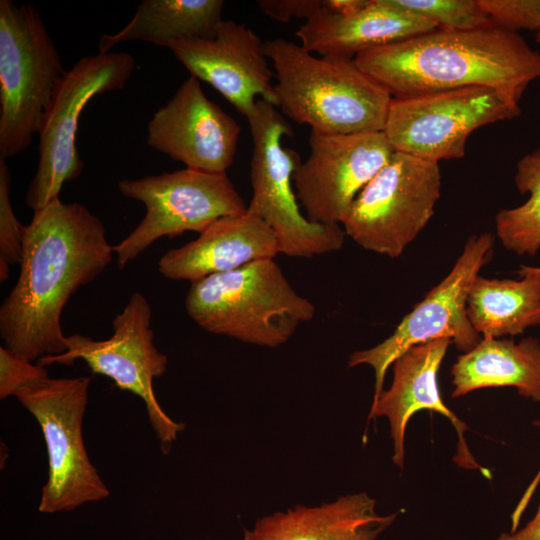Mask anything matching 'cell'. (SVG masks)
Instances as JSON below:
<instances>
[{"instance_id":"6da1fadb","label":"cell","mask_w":540,"mask_h":540,"mask_svg":"<svg viewBox=\"0 0 540 540\" xmlns=\"http://www.w3.org/2000/svg\"><path fill=\"white\" fill-rule=\"evenodd\" d=\"M113 254L103 222L86 206L57 198L34 211L17 282L0 306L4 347L31 362L64 353L63 309Z\"/></svg>"},{"instance_id":"7a4b0ae2","label":"cell","mask_w":540,"mask_h":540,"mask_svg":"<svg viewBox=\"0 0 540 540\" xmlns=\"http://www.w3.org/2000/svg\"><path fill=\"white\" fill-rule=\"evenodd\" d=\"M354 61L392 98L485 86L520 103L540 78V53L519 33L493 23L471 30L438 28L362 51Z\"/></svg>"},{"instance_id":"3957f363","label":"cell","mask_w":540,"mask_h":540,"mask_svg":"<svg viewBox=\"0 0 540 540\" xmlns=\"http://www.w3.org/2000/svg\"><path fill=\"white\" fill-rule=\"evenodd\" d=\"M275 74L277 107L321 134L384 130L392 96L352 58L320 56L283 38L264 42Z\"/></svg>"},{"instance_id":"277c9868","label":"cell","mask_w":540,"mask_h":540,"mask_svg":"<svg viewBox=\"0 0 540 540\" xmlns=\"http://www.w3.org/2000/svg\"><path fill=\"white\" fill-rule=\"evenodd\" d=\"M185 308L209 333L268 348L286 343L316 312L314 304L291 286L274 259L192 282Z\"/></svg>"},{"instance_id":"5b68a950","label":"cell","mask_w":540,"mask_h":540,"mask_svg":"<svg viewBox=\"0 0 540 540\" xmlns=\"http://www.w3.org/2000/svg\"><path fill=\"white\" fill-rule=\"evenodd\" d=\"M65 72L36 8L0 0V158L25 151L39 135Z\"/></svg>"},{"instance_id":"8992f818","label":"cell","mask_w":540,"mask_h":540,"mask_svg":"<svg viewBox=\"0 0 540 540\" xmlns=\"http://www.w3.org/2000/svg\"><path fill=\"white\" fill-rule=\"evenodd\" d=\"M276 108L260 99L247 117L253 143L247 211L270 227L282 254L310 258L339 250L346 235L341 225L313 223L299 209L293 176L301 161L282 145V137L293 131Z\"/></svg>"},{"instance_id":"52a82bcc","label":"cell","mask_w":540,"mask_h":540,"mask_svg":"<svg viewBox=\"0 0 540 540\" xmlns=\"http://www.w3.org/2000/svg\"><path fill=\"white\" fill-rule=\"evenodd\" d=\"M90 382V377H48L15 394L37 420L47 447L48 480L38 507L42 513L72 511L110 494L83 441Z\"/></svg>"},{"instance_id":"ba28073f","label":"cell","mask_w":540,"mask_h":540,"mask_svg":"<svg viewBox=\"0 0 540 540\" xmlns=\"http://www.w3.org/2000/svg\"><path fill=\"white\" fill-rule=\"evenodd\" d=\"M118 190L146 208L141 222L113 246L119 268H124L162 237L174 238L186 231L200 234L220 218L247 211V205L226 173L185 168L139 179H122Z\"/></svg>"},{"instance_id":"9c48e42d","label":"cell","mask_w":540,"mask_h":540,"mask_svg":"<svg viewBox=\"0 0 540 540\" xmlns=\"http://www.w3.org/2000/svg\"><path fill=\"white\" fill-rule=\"evenodd\" d=\"M440 190L439 163L395 151L353 201L343 230L362 248L396 258L432 218Z\"/></svg>"},{"instance_id":"30bf717a","label":"cell","mask_w":540,"mask_h":540,"mask_svg":"<svg viewBox=\"0 0 540 540\" xmlns=\"http://www.w3.org/2000/svg\"><path fill=\"white\" fill-rule=\"evenodd\" d=\"M135 68L126 52L97 53L79 59L58 83L39 132V161L26 204L37 211L60 198L65 182L77 179L84 164L76 136L79 118L92 98L124 88Z\"/></svg>"},{"instance_id":"8fae6325","label":"cell","mask_w":540,"mask_h":540,"mask_svg":"<svg viewBox=\"0 0 540 540\" xmlns=\"http://www.w3.org/2000/svg\"><path fill=\"white\" fill-rule=\"evenodd\" d=\"M151 317L147 299L140 292H134L123 310L114 317L110 338L94 340L78 333L66 336L64 353L42 357L38 363L43 366L73 365L80 359L93 373L110 378L119 389L140 397L146 405L161 451L167 454L185 424L172 420L154 394L153 380L166 372L168 359L154 344Z\"/></svg>"},{"instance_id":"7c38bea8","label":"cell","mask_w":540,"mask_h":540,"mask_svg":"<svg viewBox=\"0 0 540 540\" xmlns=\"http://www.w3.org/2000/svg\"><path fill=\"white\" fill-rule=\"evenodd\" d=\"M520 113V104L501 91L472 86L392 98L383 132L394 151L439 163L464 157L476 129Z\"/></svg>"},{"instance_id":"4fadbf2b","label":"cell","mask_w":540,"mask_h":540,"mask_svg":"<svg viewBox=\"0 0 540 540\" xmlns=\"http://www.w3.org/2000/svg\"><path fill=\"white\" fill-rule=\"evenodd\" d=\"M492 256L493 236L490 233L469 237L450 273L404 316L393 334L378 345L349 356V367L366 364L373 368V401L384 390L389 366L411 347L449 338L465 353L482 340L467 316V298L480 269Z\"/></svg>"},{"instance_id":"5bb4252c","label":"cell","mask_w":540,"mask_h":540,"mask_svg":"<svg viewBox=\"0 0 540 540\" xmlns=\"http://www.w3.org/2000/svg\"><path fill=\"white\" fill-rule=\"evenodd\" d=\"M310 153L293 176L307 219L342 225L360 191L395 152L384 132L321 134L311 131Z\"/></svg>"},{"instance_id":"9a60e30c","label":"cell","mask_w":540,"mask_h":540,"mask_svg":"<svg viewBox=\"0 0 540 540\" xmlns=\"http://www.w3.org/2000/svg\"><path fill=\"white\" fill-rule=\"evenodd\" d=\"M240 132L239 124L208 99L200 80L190 75L148 121L146 143L186 168L226 173Z\"/></svg>"},{"instance_id":"2e32d148","label":"cell","mask_w":540,"mask_h":540,"mask_svg":"<svg viewBox=\"0 0 540 540\" xmlns=\"http://www.w3.org/2000/svg\"><path fill=\"white\" fill-rule=\"evenodd\" d=\"M169 49L190 75L215 88L246 118L260 99L277 107L264 42L244 24L222 20L214 38L178 41Z\"/></svg>"},{"instance_id":"e0dca14e","label":"cell","mask_w":540,"mask_h":540,"mask_svg":"<svg viewBox=\"0 0 540 540\" xmlns=\"http://www.w3.org/2000/svg\"><path fill=\"white\" fill-rule=\"evenodd\" d=\"M451 343L449 338L435 339L415 345L401 354L392 364L390 388L383 390L372 402L368 419L382 416L388 419L394 450L392 460L402 468L405 433L410 418L420 410L440 413L450 420L458 435L454 461L461 467L481 470L487 476L488 471L476 462L465 442L466 424L444 404L440 395L438 371Z\"/></svg>"},{"instance_id":"ac0fdd59","label":"cell","mask_w":540,"mask_h":540,"mask_svg":"<svg viewBox=\"0 0 540 540\" xmlns=\"http://www.w3.org/2000/svg\"><path fill=\"white\" fill-rule=\"evenodd\" d=\"M279 253L270 227L246 211L220 218L197 239L168 250L158 261V271L167 279L192 283L255 261L274 259Z\"/></svg>"},{"instance_id":"d6986e66","label":"cell","mask_w":540,"mask_h":540,"mask_svg":"<svg viewBox=\"0 0 540 540\" xmlns=\"http://www.w3.org/2000/svg\"><path fill=\"white\" fill-rule=\"evenodd\" d=\"M438 29L432 21L394 5L368 0L347 15L321 8L296 31L300 45L320 56L352 58L365 50L404 41Z\"/></svg>"},{"instance_id":"ffe728a7","label":"cell","mask_w":540,"mask_h":540,"mask_svg":"<svg viewBox=\"0 0 540 540\" xmlns=\"http://www.w3.org/2000/svg\"><path fill=\"white\" fill-rule=\"evenodd\" d=\"M397 516L378 514L375 499L365 492L348 494L259 518L244 529L243 540H377Z\"/></svg>"},{"instance_id":"44dd1931","label":"cell","mask_w":540,"mask_h":540,"mask_svg":"<svg viewBox=\"0 0 540 540\" xmlns=\"http://www.w3.org/2000/svg\"><path fill=\"white\" fill-rule=\"evenodd\" d=\"M451 375L453 398L477 389L511 386L519 395L540 402V341L482 337L457 358Z\"/></svg>"},{"instance_id":"7402d4cb","label":"cell","mask_w":540,"mask_h":540,"mask_svg":"<svg viewBox=\"0 0 540 540\" xmlns=\"http://www.w3.org/2000/svg\"><path fill=\"white\" fill-rule=\"evenodd\" d=\"M223 6L222 0H143L126 26L101 36L98 52L129 41L169 48L178 41L214 38Z\"/></svg>"},{"instance_id":"603a6c76","label":"cell","mask_w":540,"mask_h":540,"mask_svg":"<svg viewBox=\"0 0 540 540\" xmlns=\"http://www.w3.org/2000/svg\"><path fill=\"white\" fill-rule=\"evenodd\" d=\"M521 279L477 276L467 298V316L484 338L515 336L540 325V268L522 266Z\"/></svg>"},{"instance_id":"cb8c5ba5","label":"cell","mask_w":540,"mask_h":540,"mask_svg":"<svg viewBox=\"0 0 540 540\" xmlns=\"http://www.w3.org/2000/svg\"><path fill=\"white\" fill-rule=\"evenodd\" d=\"M515 184L529 197L523 204L496 214V234L506 249L534 256L540 249V147L518 160Z\"/></svg>"},{"instance_id":"d4e9b609","label":"cell","mask_w":540,"mask_h":540,"mask_svg":"<svg viewBox=\"0 0 540 540\" xmlns=\"http://www.w3.org/2000/svg\"><path fill=\"white\" fill-rule=\"evenodd\" d=\"M391 2L432 21L439 29L471 30L492 23L478 0H391Z\"/></svg>"},{"instance_id":"484cf974","label":"cell","mask_w":540,"mask_h":540,"mask_svg":"<svg viewBox=\"0 0 540 540\" xmlns=\"http://www.w3.org/2000/svg\"><path fill=\"white\" fill-rule=\"evenodd\" d=\"M11 177L6 160L0 158V281L9 276V265L20 264L25 225L16 218L10 201Z\"/></svg>"},{"instance_id":"4316f807","label":"cell","mask_w":540,"mask_h":540,"mask_svg":"<svg viewBox=\"0 0 540 540\" xmlns=\"http://www.w3.org/2000/svg\"><path fill=\"white\" fill-rule=\"evenodd\" d=\"M496 26L510 32L540 30V0H478Z\"/></svg>"},{"instance_id":"83f0119b","label":"cell","mask_w":540,"mask_h":540,"mask_svg":"<svg viewBox=\"0 0 540 540\" xmlns=\"http://www.w3.org/2000/svg\"><path fill=\"white\" fill-rule=\"evenodd\" d=\"M48 377L45 366L0 347V399L15 396L20 389Z\"/></svg>"},{"instance_id":"f1b7e54d","label":"cell","mask_w":540,"mask_h":540,"mask_svg":"<svg viewBox=\"0 0 540 540\" xmlns=\"http://www.w3.org/2000/svg\"><path fill=\"white\" fill-rule=\"evenodd\" d=\"M256 3L263 14L284 23L292 18L308 20L322 8V0H258Z\"/></svg>"},{"instance_id":"f546056e","label":"cell","mask_w":540,"mask_h":540,"mask_svg":"<svg viewBox=\"0 0 540 540\" xmlns=\"http://www.w3.org/2000/svg\"><path fill=\"white\" fill-rule=\"evenodd\" d=\"M496 540H540V503L534 517L524 527L502 533Z\"/></svg>"},{"instance_id":"4dcf8cb0","label":"cell","mask_w":540,"mask_h":540,"mask_svg":"<svg viewBox=\"0 0 540 540\" xmlns=\"http://www.w3.org/2000/svg\"><path fill=\"white\" fill-rule=\"evenodd\" d=\"M368 0H322V8L330 12L347 15L366 6Z\"/></svg>"},{"instance_id":"1f68e13d","label":"cell","mask_w":540,"mask_h":540,"mask_svg":"<svg viewBox=\"0 0 540 540\" xmlns=\"http://www.w3.org/2000/svg\"><path fill=\"white\" fill-rule=\"evenodd\" d=\"M534 424L536 426H540V422H534ZM539 483H540V469L535 475L534 479L529 484V486L527 487V489L525 490L517 506L515 507V511L517 514L524 513Z\"/></svg>"},{"instance_id":"d6a6232c","label":"cell","mask_w":540,"mask_h":540,"mask_svg":"<svg viewBox=\"0 0 540 540\" xmlns=\"http://www.w3.org/2000/svg\"><path fill=\"white\" fill-rule=\"evenodd\" d=\"M536 40H537L538 42H540V30H539V31L537 32V34H536Z\"/></svg>"}]
</instances>
